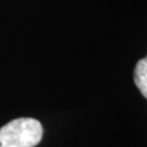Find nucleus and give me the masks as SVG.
Instances as JSON below:
<instances>
[{"label":"nucleus","instance_id":"nucleus-1","mask_svg":"<svg viewBox=\"0 0 147 147\" xmlns=\"http://www.w3.org/2000/svg\"><path fill=\"white\" fill-rule=\"evenodd\" d=\"M42 137V126L33 118H19L0 129V147H35Z\"/></svg>","mask_w":147,"mask_h":147},{"label":"nucleus","instance_id":"nucleus-2","mask_svg":"<svg viewBox=\"0 0 147 147\" xmlns=\"http://www.w3.org/2000/svg\"><path fill=\"white\" fill-rule=\"evenodd\" d=\"M134 81L143 96L147 98V56L137 62L134 70Z\"/></svg>","mask_w":147,"mask_h":147}]
</instances>
